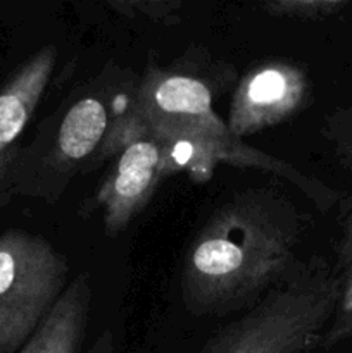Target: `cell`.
<instances>
[{
	"label": "cell",
	"mask_w": 352,
	"mask_h": 353,
	"mask_svg": "<svg viewBox=\"0 0 352 353\" xmlns=\"http://www.w3.org/2000/svg\"><path fill=\"white\" fill-rule=\"evenodd\" d=\"M304 214L273 186L237 192L197 231L182 269V302L195 317L251 309L297 264Z\"/></svg>",
	"instance_id": "obj_1"
},
{
	"label": "cell",
	"mask_w": 352,
	"mask_h": 353,
	"mask_svg": "<svg viewBox=\"0 0 352 353\" xmlns=\"http://www.w3.org/2000/svg\"><path fill=\"white\" fill-rule=\"evenodd\" d=\"M233 79V65L214 61L202 52H190L168 65H150L138 79L131 119L162 137L190 145L213 171L216 165L228 164L269 172L297 186L321 210L344 202L337 190L231 133L214 109V100Z\"/></svg>",
	"instance_id": "obj_2"
},
{
	"label": "cell",
	"mask_w": 352,
	"mask_h": 353,
	"mask_svg": "<svg viewBox=\"0 0 352 353\" xmlns=\"http://www.w3.org/2000/svg\"><path fill=\"white\" fill-rule=\"evenodd\" d=\"M138 79L131 69L109 65L66 97L21 145L12 169L14 196L57 203L76 176L114 159L130 131Z\"/></svg>",
	"instance_id": "obj_3"
},
{
	"label": "cell",
	"mask_w": 352,
	"mask_h": 353,
	"mask_svg": "<svg viewBox=\"0 0 352 353\" xmlns=\"http://www.w3.org/2000/svg\"><path fill=\"white\" fill-rule=\"evenodd\" d=\"M337 302L335 265L321 255L297 261L278 285L197 353H314L323 345Z\"/></svg>",
	"instance_id": "obj_4"
},
{
	"label": "cell",
	"mask_w": 352,
	"mask_h": 353,
	"mask_svg": "<svg viewBox=\"0 0 352 353\" xmlns=\"http://www.w3.org/2000/svg\"><path fill=\"white\" fill-rule=\"evenodd\" d=\"M130 124L126 140L95 193V209L102 212L104 233L109 238L130 228L166 178L185 171L195 181H207L214 172L190 145L162 137L131 117Z\"/></svg>",
	"instance_id": "obj_5"
},
{
	"label": "cell",
	"mask_w": 352,
	"mask_h": 353,
	"mask_svg": "<svg viewBox=\"0 0 352 353\" xmlns=\"http://www.w3.org/2000/svg\"><path fill=\"white\" fill-rule=\"evenodd\" d=\"M69 261L40 234H0V353H16L69 285Z\"/></svg>",
	"instance_id": "obj_6"
},
{
	"label": "cell",
	"mask_w": 352,
	"mask_h": 353,
	"mask_svg": "<svg viewBox=\"0 0 352 353\" xmlns=\"http://www.w3.org/2000/svg\"><path fill=\"white\" fill-rule=\"evenodd\" d=\"M311 102L313 81L304 65L289 59H266L235 81L226 123L244 140L286 123Z\"/></svg>",
	"instance_id": "obj_7"
},
{
	"label": "cell",
	"mask_w": 352,
	"mask_h": 353,
	"mask_svg": "<svg viewBox=\"0 0 352 353\" xmlns=\"http://www.w3.org/2000/svg\"><path fill=\"white\" fill-rule=\"evenodd\" d=\"M57 62V48L45 45L35 52L0 88V210L14 199L12 169L21 134L33 117Z\"/></svg>",
	"instance_id": "obj_8"
},
{
	"label": "cell",
	"mask_w": 352,
	"mask_h": 353,
	"mask_svg": "<svg viewBox=\"0 0 352 353\" xmlns=\"http://www.w3.org/2000/svg\"><path fill=\"white\" fill-rule=\"evenodd\" d=\"M92 281L86 272L69 281L47 319L16 353H79L92 305Z\"/></svg>",
	"instance_id": "obj_9"
},
{
	"label": "cell",
	"mask_w": 352,
	"mask_h": 353,
	"mask_svg": "<svg viewBox=\"0 0 352 353\" xmlns=\"http://www.w3.org/2000/svg\"><path fill=\"white\" fill-rule=\"evenodd\" d=\"M340 207V236L337 241L335 265L338 278V302L321 345L323 350H331L344 341L352 340V196H345Z\"/></svg>",
	"instance_id": "obj_10"
},
{
	"label": "cell",
	"mask_w": 352,
	"mask_h": 353,
	"mask_svg": "<svg viewBox=\"0 0 352 353\" xmlns=\"http://www.w3.org/2000/svg\"><path fill=\"white\" fill-rule=\"evenodd\" d=\"M349 6H351L349 0H268L261 7L271 17L321 21L338 16Z\"/></svg>",
	"instance_id": "obj_11"
},
{
	"label": "cell",
	"mask_w": 352,
	"mask_h": 353,
	"mask_svg": "<svg viewBox=\"0 0 352 353\" xmlns=\"http://www.w3.org/2000/svg\"><path fill=\"white\" fill-rule=\"evenodd\" d=\"M323 137L344 168L352 169V105L331 110L323 123Z\"/></svg>",
	"instance_id": "obj_12"
},
{
	"label": "cell",
	"mask_w": 352,
	"mask_h": 353,
	"mask_svg": "<svg viewBox=\"0 0 352 353\" xmlns=\"http://www.w3.org/2000/svg\"><path fill=\"white\" fill-rule=\"evenodd\" d=\"M107 6L123 17L166 24L175 23L183 3L179 0H109Z\"/></svg>",
	"instance_id": "obj_13"
},
{
	"label": "cell",
	"mask_w": 352,
	"mask_h": 353,
	"mask_svg": "<svg viewBox=\"0 0 352 353\" xmlns=\"http://www.w3.org/2000/svg\"><path fill=\"white\" fill-rule=\"evenodd\" d=\"M85 353H116V341H114L113 331L104 330Z\"/></svg>",
	"instance_id": "obj_14"
}]
</instances>
